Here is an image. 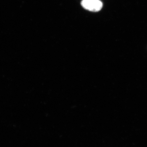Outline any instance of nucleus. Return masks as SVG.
<instances>
[{
    "instance_id": "f257e3e1",
    "label": "nucleus",
    "mask_w": 147,
    "mask_h": 147,
    "mask_svg": "<svg viewBox=\"0 0 147 147\" xmlns=\"http://www.w3.org/2000/svg\"><path fill=\"white\" fill-rule=\"evenodd\" d=\"M82 6L85 9L92 12H98L101 10L102 3L99 0H83Z\"/></svg>"
}]
</instances>
